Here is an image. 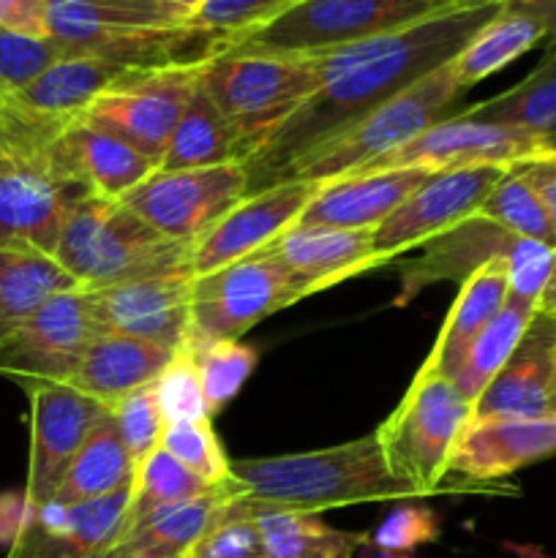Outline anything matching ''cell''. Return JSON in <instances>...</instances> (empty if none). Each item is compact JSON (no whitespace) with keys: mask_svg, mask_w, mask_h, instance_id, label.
<instances>
[{"mask_svg":"<svg viewBox=\"0 0 556 558\" xmlns=\"http://www.w3.org/2000/svg\"><path fill=\"white\" fill-rule=\"evenodd\" d=\"M540 41H548L543 25L532 20L529 14H521L516 9H501L474 33L467 41V47L450 60L452 74L461 82L463 90H469L478 82L488 80L496 71L507 69L512 60L527 54L529 49L537 47Z\"/></svg>","mask_w":556,"mask_h":558,"instance_id":"30","label":"cell"},{"mask_svg":"<svg viewBox=\"0 0 556 558\" xmlns=\"http://www.w3.org/2000/svg\"><path fill=\"white\" fill-rule=\"evenodd\" d=\"M229 496H240L234 480L210 488L185 505L153 512L125 526L104 558H183Z\"/></svg>","mask_w":556,"mask_h":558,"instance_id":"27","label":"cell"},{"mask_svg":"<svg viewBox=\"0 0 556 558\" xmlns=\"http://www.w3.org/2000/svg\"><path fill=\"white\" fill-rule=\"evenodd\" d=\"M131 488L82 505L27 507L25 523L5 558H104L125 529Z\"/></svg>","mask_w":556,"mask_h":558,"instance_id":"16","label":"cell"},{"mask_svg":"<svg viewBox=\"0 0 556 558\" xmlns=\"http://www.w3.org/2000/svg\"><path fill=\"white\" fill-rule=\"evenodd\" d=\"M463 87L452 74V65L431 71L428 76L418 80L382 104L379 109L365 114L363 120L349 125L341 134L330 136L319 147L305 153L278 178L283 180H311V183H330V180L352 174L385 153L398 150L431 129L439 120L450 118V107L461 98Z\"/></svg>","mask_w":556,"mask_h":558,"instance_id":"6","label":"cell"},{"mask_svg":"<svg viewBox=\"0 0 556 558\" xmlns=\"http://www.w3.org/2000/svg\"><path fill=\"white\" fill-rule=\"evenodd\" d=\"M537 308L545 311V314H554L556 316V270H554V276H551L548 287H545L543 298H540Z\"/></svg>","mask_w":556,"mask_h":558,"instance_id":"49","label":"cell"},{"mask_svg":"<svg viewBox=\"0 0 556 558\" xmlns=\"http://www.w3.org/2000/svg\"><path fill=\"white\" fill-rule=\"evenodd\" d=\"M354 558H412L409 554H392V550H382V548H374L371 543H365L363 548L358 550V556Z\"/></svg>","mask_w":556,"mask_h":558,"instance_id":"50","label":"cell"},{"mask_svg":"<svg viewBox=\"0 0 556 558\" xmlns=\"http://www.w3.org/2000/svg\"><path fill=\"white\" fill-rule=\"evenodd\" d=\"M60 145L87 194L101 199H123L158 169V163L140 150L80 118L65 125Z\"/></svg>","mask_w":556,"mask_h":558,"instance_id":"26","label":"cell"},{"mask_svg":"<svg viewBox=\"0 0 556 558\" xmlns=\"http://www.w3.org/2000/svg\"><path fill=\"white\" fill-rule=\"evenodd\" d=\"M434 3H445V5H458V3H480V0H434Z\"/></svg>","mask_w":556,"mask_h":558,"instance_id":"51","label":"cell"},{"mask_svg":"<svg viewBox=\"0 0 556 558\" xmlns=\"http://www.w3.org/2000/svg\"><path fill=\"white\" fill-rule=\"evenodd\" d=\"M512 167H516L518 172H521V178L532 185L540 205H543L545 216H548L551 229H554L556 234V153L529 158V161L512 163Z\"/></svg>","mask_w":556,"mask_h":558,"instance_id":"46","label":"cell"},{"mask_svg":"<svg viewBox=\"0 0 556 558\" xmlns=\"http://www.w3.org/2000/svg\"><path fill=\"white\" fill-rule=\"evenodd\" d=\"M265 558H354L368 534L341 532L316 512H287L254 507Z\"/></svg>","mask_w":556,"mask_h":558,"instance_id":"33","label":"cell"},{"mask_svg":"<svg viewBox=\"0 0 556 558\" xmlns=\"http://www.w3.org/2000/svg\"><path fill=\"white\" fill-rule=\"evenodd\" d=\"M172 354L174 349L158 347V343L118 336V332H101L87 349L85 360L69 385L112 409L129 392L153 385L169 365Z\"/></svg>","mask_w":556,"mask_h":558,"instance_id":"24","label":"cell"},{"mask_svg":"<svg viewBox=\"0 0 556 558\" xmlns=\"http://www.w3.org/2000/svg\"><path fill=\"white\" fill-rule=\"evenodd\" d=\"M472 423V403L452 379L420 374L409 385L396 412L376 428L382 456L392 477L412 485L423 499L447 488V463L458 439Z\"/></svg>","mask_w":556,"mask_h":558,"instance_id":"7","label":"cell"},{"mask_svg":"<svg viewBox=\"0 0 556 558\" xmlns=\"http://www.w3.org/2000/svg\"><path fill=\"white\" fill-rule=\"evenodd\" d=\"M232 161H245L243 142L196 82L194 96L189 98L172 136H169L158 169L178 172V169L221 167V163Z\"/></svg>","mask_w":556,"mask_h":558,"instance_id":"28","label":"cell"},{"mask_svg":"<svg viewBox=\"0 0 556 558\" xmlns=\"http://www.w3.org/2000/svg\"><path fill=\"white\" fill-rule=\"evenodd\" d=\"M120 3H158V0H120Z\"/></svg>","mask_w":556,"mask_h":558,"instance_id":"54","label":"cell"},{"mask_svg":"<svg viewBox=\"0 0 556 558\" xmlns=\"http://www.w3.org/2000/svg\"><path fill=\"white\" fill-rule=\"evenodd\" d=\"M164 5H167V9H172L174 14L180 16V20H185L189 22L191 16L196 14V11L202 9V5L207 3V0H161Z\"/></svg>","mask_w":556,"mask_h":558,"instance_id":"48","label":"cell"},{"mask_svg":"<svg viewBox=\"0 0 556 558\" xmlns=\"http://www.w3.org/2000/svg\"><path fill=\"white\" fill-rule=\"evenodd\" d=\"M183 347H189L194 354L207 412H210V417H216L243 390L249 376L254 374L259 354L254 347H245L240 341H183Z\"/></svg>","mask_w":556,"mask_h":558,"instance_id":"37","label":"cell"},{"mask_svg":"<svg viewBox=\"0 0 556 558\" xmlns=\"http://www.w3.org/2000/svg\"><path fill=\"white\" fill-rule=\"evenodd\" d=\"M298 0H207L200 11L189 20L196 31L213 33V36H234L249 27L262 25L270 16L281 14L283 9L294 5Z\"/></svg>","mask_w":556,"mask_h":558,"instance_id":"44","label":"cell"},{"mask_svg":"<svg viewBox=\"0 0 556 558\" xmlns=\"http://www.w3.org/2000/svg\"><path fill=\"white\" fill-rule=\"evenodd\" d=\"M245 196L249 172L243 161H232L178 172L156 169L123 202L158 234L194 245Z\"/></svg>","mask_w":556,"mask_h":558,"instance_id":"11","label":"cell"},{"mask_svg":"<svg viewBox=\"0 0 556 558\" xmlns=\"http://www.w3.org/2000/svg\"><path fill=\"white\" fill-rule=\"evenodd\" d=\"M518 240L521 238L505 232V229L485 221V218H467L463 223L452 227L450 232L425 243V254L420 259H414L412 265L409 262L403 265L401 292H398L396 305H407L428 283L447 281V278L467 281L478 267H483L491 259L510 262Z\"/></svg>","mask_w":556,"mask_h":558,"instance_id":"22","label":"cell"},{"mask_svg":"<svg viewBox=\"0 0 556 558\" xmlns=\"http://www.w3.org/2000/svg\"><path fill=\"white\" fill-rule=\"evenodd\" d=\"M303 298V287L294 281L292 272L259 251L249 259L194 278L185 341H240V336L262 319Z\"/></svg>","mask_w":556,"mask_h":558,"instance_id":"8","label":"cell"},{"mask_svg":"<svg viewBox=\"0 0 556 558\" xmlns=\"http://www.w3.org/2000/svg\"><path fill=\"white\" fill-rule=\"evenodd\" d=\"M501 9V0L458 3L382 36L314 54L319 87L245 163L249 194L278 183L298 158L341 134L431 71L450 63Z\"/></svg>","mask_w":556,"mask_h":558,"instance_id":"1","label":"cell"},{"mask_svg":"<svg viewBox=\"0 0 556 558\" xmlns=\"http://www.w3.org/2000/svg\"><path fill=\"white\" fill-rule=\"evenodd\" d=\"M63 58V49L49 36L38 38L0 31V96H11L27 87Z\"/></svg>","mask_w":556,"mask_h":558,"instance_id":"42","label":"cell"},{"mask_svg":"<svg viewBox=\"0 0 556 558\" xmlns=\"http://www.w3.org/2000/svg\"><path fill=\"white\" fill-rule=\"evenodd\" d=\"M551 456H556V417L472 420L452 450L447 474L494 483Z\"/></svg>","mask_w":556,"mask_h":558,"instance_id":"19","label":"cell"},{"mask_svg":"<svg viewBox=\"0 0 556 558\" xmlns=\"http://www.w3.org/2000/svg\"><path fill=\"white\" fill-rule=\"evenodd\" d=\"M510 294V272H507V259H491L472 272L467 281H461L458 298L447 314L445 327L431 349L428 360L423 363L420 374H434L452 379L461 368L469 347L474 338L488 327L507 303Z\"/></svg>","mask_w":556,"mask_h":558,"instance_id":"23","label":"cell"},{"mask_svg":"<svg viewBox=\"0 0 556 558\" xmlns=\"http://www.w3.org/2000/svg\"><path fill=\"white\" fill-rule=\"evenodd\" d=\"M200 87L240 136L245 161L319 87L316 58L216 52L202 60Z\"/></svg>","mask_w":556,"mask_h":558,"instance_id":"4","label":"cell"},{"mask_svg":"<svg viewBox=\"0 0 556 558\" xmlns=\"http://www.w3.org/2000/svg\"><path fill=\"white\" fill-rule=\"evenodd\" d=\"M548 142L529 136L523 131L507 129V125L483 123L467 114H450L439 120L423 134L409 140L398 150L374 158L358 172H387V169H428V172H445V169L463 167H512V163L529 161L537 156H551Z\"/></svg>","mask_w":556,"mask_h":558,"instance_id":"13","label":"cell"},{"mask_svg":"<svg viewBox=\"0 0 556 558\" xmlns=\"http://www.w3.org/2000/svg\"><path fill=\"white\" fill-rule=\"evenodd\" d=\"M439 534V515L431 507L401 505L382 518L379 526L368 534V543L392 554H412L420 545L436 543Z\"/></svg>","mask_w":556,"mask_h":558,"instance_id":"43","label":"cell"},{"mask_svg":"<svg viewBox=\"0 0 556 558\" xmlns=\"http://www.w3.org/2000/svg\"><path fill=\"white\" fill-rule=\"evenodd\" d=\"M49 0H0V31L47 36Z\"/></svg>","mask_w":556,"mask_h":558,"instance_id":"45","label":"cell"},{"mask_svg":"<svg viewBox=\"0 0 556 558\" xmlns=\"http://www.w3.org/2000/svg\"><path fill=\"white\" fill-rule=\"evenodd\" d=\"M447 9L434 0H298L262 25L234 33L218 52L314 58Z\"/></svg>","mask_w":556,"mask_h":558,"instance_id":"5","label":"cell"},{"mask_svg":"<svg viewBox=\"0 0 556 558\" xmlns=\"http://www.w3.org/2000/svg\"><path fill=\"white\" fill-rule=\"evenodd\" d=\"M463 114L483 123L507 125L529 136L556 145V54L545 52L537 69L510 90L488 98ZM556 153V150H554Z\"/></svg>","mask_w":556,"mask_h":558,"instance_id":"32","label":"cell"},{"mask_svg":"<svg viewBox=\"0 0 556 558\" xmlns=\"http://www.w3.org/2000/svg\"><path fill=\"white\" fill-rule=\"evenodd\" d=\"M183 558H265L254 505L229 496Z\"/></svg>","mask_w":556,"mask_h":558,"instance_id":"38","label":"cell"},{"mask_svg":"<svg viewBox=\"0 0 556 558\" xmlns=\"http://www.w3.org/2000/svg\"><path fill=\"white\" fill-rule=\"evenodd\" d=\"M545 52L556 54V38H554V41H548V44H545Z\"/></svg>","mask_w":556,"mask_h":558,"instance_id":"53","label":"cell"},{"mask_svg":"<svg viewBox=\"0 0 556 558\" xmlns=\"http://www.w3.org/2000/svg\"><path fill=\"white\" fill-rule=\"evenodd\" d=\"M202 63H178L164 69H136L98 93L80 120L104 134L118 136L147 156L161 161L185 104L194 96Z\"/></svg>","mask_w":556,"mask_h":558,"instance_id":"10","label":"cell"},{"mask_svg":"<svg viewBox=\"0 0 556 558\" xmlns=\"http://www.w3.org/2000/svg\"><path fill=\"white\" fill-rule=\"evenodd\" d=\"M478 216L496 223L505 232L516 234V238L534 240V243L556 248V234L551 229L548 216H545L532 185L521 178V172L516 167H507L499 183L494 185V191L480 205Z\"/></svg>","mask_w":556,"mask_h":558,"instance_id":"36","label":"cell"},{"mask_svg":"<svg viewBox=\"0 0 556 558\" xmlns=\"http://www.w3.org/2000/svg\"><path fill=\"white\" fill-rule=\"evenodd\" d=\"M71 289L80 287L52 254L0 245V338L36 314L55 294Z\"/></svg>","mask_w":556,"mask_h":558,"instance_id":"29","label":"cell"},{"mask_svg":"<svg viewBox=\"0 0 556 558\" xmlns=\"http://www.w3.org/2000/svg\"><path fill=\"white\" fill-rule=\"evenodd\" d=\"M232 480L249 505L316 515L368 501L423 499L412 485L392 477L376 430L327 450L232 461Z\"/></svg>","mask_w":556,"mask_h":558,"instance_id":"2","label":"cell"},{"mask_svg":"<svg viewBox=\"0 0 556 558\" xmlns=\"http://www.w3.org/2000/svg\"><path fill=\"white\" fill-rule=\"evenodd\" d=\"M134 461H131L123 441H120L112 412H107L101 423L93 428V434L87 436L74 461H71L52 501H58V505H82V501L101 499V496L114 494L125 485H134Z\"/></svg>","mask_w":556,"mask_h":558,"instance_id":"31","label":"cell"},{"mask_svg":"<svg viewBox=\"0 0 556 558\" xmlns=\"http://www.w3.org/2000/svg\"><path fill=\"white\" fill-rule=\"evenodd\" d=\"M507 9H516L521 14H529L543 25L548 41L556 38V0H501Z\"/></svg>","mask_w":556,"mask_h":558,"instance_id":"47","label":"cell"},{"mask_svg":"<svg viewBox=\"0 0 556 558\" xmlns=\"http://www.w3.org/2000/svg\"><path fill=\"white\" fill-rule=\"evenodd\" d=\"M554 352L556 316L537 308L507 363L474 401L472 420L556 417L554 396H551Z\"/></svg>","mask_w":556,"mask_h":558,"instance_id":"18","label":"cell"},{"mask_svg":"<svg viewBox=\"0 0 556 558\" xmlns=\"http://www.w3.org/2000/svg\"><path fill=\"white\" fill-rule=\"evenodd\" d=\"M161 450H167L174 461L183 463L189 472H194L213 488L227 485L232 480V461L227 458L216 430H213V420L167 425Z\"/></svg>","mask_w":556,"mask_h":558,"instance_id":"39","label":"cell"},{"mask_svg":"<svg viewBox=\"0 0 556 558\" xmlns=\"http://www.w3.org/2000/svg\"><path fill=\"white\" fill-rule=\"evenodd\" d=\"M191 292H194V276L178 272V276L142 278V281L96 289L90 292V300L104 332L180 349L189 336Z\"/></svg>","mask_w":556,"mask_h":558,"instance_id":"17","label":"cell"},{"mask_svg":"<svg viewBox=\"0 0 556 558\" xmlns=\"http://www.w3.org/2000/svg\"><path fill=\"white\" fill-rule=\"evenodd\" d=\"M281 262L305 298L338 281L379 267L374 251V229H341L325 223H292L265 248Z\"/></svg>","mask_w":556,"mask_h":558,"instance_id":"20","label":"cell"},{"mask_svg":"<svg viewBox=\"0 0 556 558\" xmlns=\"http://www.w3.org/2000/svg\"><path fill=\"white\" fill-rule=\"evenodd\" d=\"M129 71L136 69L96 58V54H74V58L58 60L31 85L3 98H9L22 112L36 114L41 120L71 123L90 107L98 93L107 90Z\"/></svg>","mask_w":556,"mask_h":558,"instance_id":"25","label":"cell"},{"mask_svg":"<svg viewBox=\"0 0 556 558\" xmlns=\"http://www.w3.org/2000/svg\"><path fill=\"white\" fill-rule=\"evenodd\" d=\"M434 172L428 169H387L352 172L322 183L300 216V223H325L341 229H376L403 199Z\"/></svg>","mask_w":556,"mask_h":558,"instance_id":"21","label":"cell"},{"mask_svg":"<svg viewBox=\"0 0 556 558\" xmlns=\"http://www.w3.org/2000/svg\"><path fill=\"white\" fill-rule=\"evenodd\" d=\"M554 150H556V145H554Z\"/></svg>","mask_w":556,"mask_h":558,"instance_id":"55","label":"cell"},{"mask_svg":"<svg viewBox=\"0 0 556 558\" xmlns=\"http://www.w3.org/2000/svg\"><path fill=\"white\" fill-rule=\"evenodd\" d=\"M319 185L311 180H283L245 196L191 245V276L202 278L265 251L273 240L300 221Z\"/></svg>","mask_w":556,"mask_h":558,"instance_id":"15","label":"cell"},{"mask_svg":"<svg viewBox=\"0 0 556 558\" xmlns=\"http://www.w3.org/2000/svg\"><path fill=\"white\" fill-rule=\"evenodd\" d=\"M55 259L76 287L96 292L191 272V245L158 234L123 199L85 196L65 216Z\"/></svg>","mask_w":556,"mask_h":558,"instance_id":"3","label":"cell"},{"mask_svg":"<svg viewBox=\"0 0 556 558\" xmlns=\"http://www.w3.org/2000/svg\"><path fill=\"white\" fill-rule=\"evenodd\" d=\"M101 332L90 292L71 289L55 294L0 338V376L16 381L25 392L38 385H69Z\"/></svg>","mask_w":556,"mask_h":558,"instance_id":"9","label":"cell"},{"mask_svg":"<svg viewBox=\"0 0 556 558\" xmlns=\"http://www.w3.org/2000/svg\"><path fill=\"white\" fill-rule=\"evenodd\" d=\"M210 488L213 485H207L205 480L196 477L194 472H189L183 463L174 461L167 450L158 447L156 452H150L136 466L125 526H131V523L142 521V518L153 515L158 510H167V507L185 505V501L207 494Z\"/></svg>","mask_w":556,"mask_h":558,"instance_id":"35","label":"cell"},{"mask_svg":"<svg viewBox=\"0 0 556 558\" xmlns=\"http://www.w3.org/2000/svg\"><path fill=\"white\" fill-rule=\"evenodd\" d=\"M109 412H112L114 428H118L120 441H123L125 452L134 461V466H140L150 452H156L161 447L164 428L167 425H164L161 409H158L156 387L147 385L129 392Z\"/></svg>","mask_w":556,"mask_h":558,"instance_id":"41","label":"cell"},{"mask_svg":"<svg viewBox=\"0 0 556 558\" xmlns=\"http://www.w3.org/2000/svg\"><path fill=\"white\" fill-rule=\"evenodd\" d=\"M551 396H554V409H556V352H554V379H551Z\"/></svg>","mask_w":556,"mask_h":558,"instance_id":"52","label":"cell"},{"mask_svg":"<svg viewBox=\"0 0 556 558\" xmlns=\"http://www.w3.org/2000/svg\"><path fill=\"white\" fill-rule=\"evenodd\" d=\"M534 314H537V305L529 303V300L516 298V294H507V303L501 305L499 314H496L494 319L488 322V327L474 338L467 357H463L461 368L452 376V385L458 387V392H461L472 407L480 398V392L488 387V381L494 379L501 371V365L507 363V357H510L512 349L518 347V341L523 338V332H527Z\"/></svg>","mask_w":556,"mask_h":558,"instance_id":"34","label":"cell"},{"mask_svg":"<svg viewBox=\"0 0 556 558\" xmlns=\"http://www.w3.org/2000/svg\"><path fill=\"white\" fill-rule=\"evenodd\" d=\"M505 172L507 167L485 163V167L445 169L431 174L374 229V251L379 265H387L407 251L450 232L467 218L478 216L480 205Z\"/></svg>","mask_w":556,"mask_h":558,"instance_id":"12","label":"cell"},{"mask_svg":"<svg viewBox=\"0 0 556 558\" xmlns=\"http://www.w3.org/2000/svg\"><path fill=\"white\" fill-rule=\"evenodd\" d=\"M27 398L31 461L22 494L27 507H41L55 499L71 461L109 409L71 385H38L27 390Z\"/></svg>","mask_w":556,"mask_h":558,"instance_id":"14","label":"cell"},{"mask_svg":"<svg viewBox=\"0 0 556 558\" xmlns=\"http://www.w3.org/2000/svg\"><path fill=\"white\" fill-rule=\"evenodd\" d=\"M156 401L161 409L164 425L194 423V420H213L207 412L205 396H202L200 371L189 347L174 349L172 360L161 371L156 381Z\"/></svg>","mask_w":556,"mask_h":558,"instance_id":"40","label":"cell"}]
</instances>
